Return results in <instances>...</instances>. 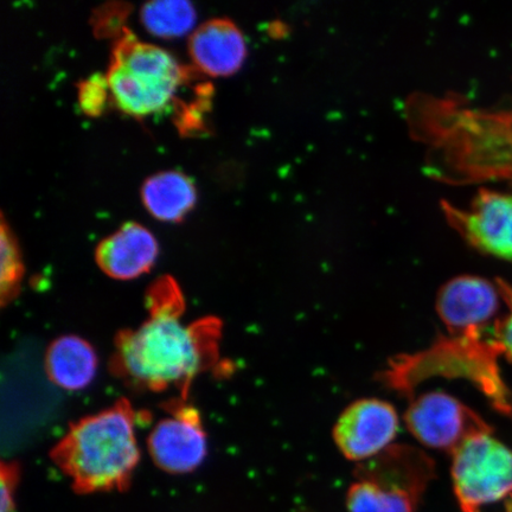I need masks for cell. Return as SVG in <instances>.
<instances>
[{"label":"cell","mask_w":512,"mask_h":512,"mask_svg":"<svg viewBox=\"0 0 512 512\" xmlns=\"http://www.w3.org/2000/svg\"><path fill=\"white\" fill-rule=\"evenodd\" d=\"M149 307L150 317L117 339L115 369L146 389L187 387L215 361L220 325L211 319L185 324L181 290L169 277L152 286Z\"/></svg>","instance_id":"1"},{"label":"cell","mask_w":512,"mask_h":512,"mask_svg":"<svg viewBox=\"0 0 512 512\" xmlns=\"http://www.w3.org/2000/svg\"><path fill=\"white\" fill-rule=\"evenodd\" d=\"M76 494L125 491L140 460L136 416L127 401L76 422L51 452Z\"/></svg>","instance_id":"2"},{"label":"cell","mask_w":512,"mask_h":512,"mask_svg":"<svg viewBox=\"0 0 512 512\" xmlns=\"http://www.w3.org/2000/svg\"><path fill=\"white\" fill-rule=\"evenodd\" d=\"M184 79V69L174 56L132 35L115 46L106 76L115 106L133 117L163 111Z\"/></svg>","instance_id":"3"},{"label":"cell","mask_w":512,"mask_h":512,"mask_svg":"<svg viewBox=\"0 0 512 512\" xmlns=\"http://www.w3.org/2000/svg\"><path fill=\"white\" fill-rule=\"evenodd\" d=\"M434 464L418 448L394 445L357 467L347 494L349 512H418Z\"/></svg>","instance_id":"4"},{"label":"cell","mask_w":512,"mask_h":512,"mask_svg":"<svg viewBox=\"0 0 512 512\" xmlns=\"http://www.w3.org/2000/svg\"><path fill=\"white\" fill-rule=\"evenodd\" d=\"M452 484L462 512H482L512 498V448L492 431L472 435L452 453Z\"/></svg>","instance_id":"5"},{"label":"cell","mask_w":512,"mask_h":512,"mask_svg":"<svg viewBox=\"0 0 512 512\" xmlns=\"http://www.w3.org/2000/svg\"><path fill=\"white\" fill-rule=\"evenodd\" d=\"M405 422L421 445L451 454L472 435L491 431L470 407L443 392L418 396L409 405Z\"/></svg>","instance_id":"6"},{"label":"cell","mask_w":512,"mask_h":512,"mask_svg":"<svg viewBox=\"0 0 512 512\" xmlns=\"http://www.w3.org/2000/svg\"><path fill=\"white\" fill-rule=\"evenodd\" d=\"M504 303L502 288L477 275H462L440 288L437 313L451 337L484 339Z\"/></svg>","instance_id":"7"},{"label":"cell","mask_w":512,"mask_h":512,"mask_svg":"<svg viewBox=\"0 0 512 512\" xmlns=\"http://www.w3.org/2000/svg\"><path fill=\"white\" fill-rule=\"evenodd\" d=\"M399 427L394 406L382 400L362 399L351 403L339 416L334 440L345 458L362 464L386 451Z\"/></svg>","instance_id":"8"},{"label":"cell","mask_w":512,"mask_h":512,"mask_svg":"<svg viewBox=\"0 0 512 512\" xmlns=\"http://www.w3.org/2000/svg\"><path fill=\"white\" fill-rule=\"evenodd\" d=\"M453 227L478 251L512 261V194L482 190L467 210L444 204Z\"/></svg>","instance_id":"9"},{"label":"cell","mask_w":512,"mask_h":512,"mask_svg":"<svg viewBox=\"0 0 512 512\" xmlns=\"http://www.w3.org/2000/svg\"><path fill=\"white\" fill-rule=\"evenodd\" d=\"M153 462L170 475H187L202 465L208 453L206 433L195 408L179 406L160 420L149 438Z\"/></svg>","instance_id":"10"},{"label":"cell","mask_w":512,"mask_h":512,"mask_svg":"<svg viewBox=\"0 0 512 512\" xmlns=\"http://www.w3.org/2000/svg\"><path fill=\"white\" fill-rule=\"evenodd\" d=\"M158 253L157 240L150 230L128 222L99 243L95 259L108 277L132 280L151 270Z\"/></svg>","instance_id":"11"},{"label":"cell","mask_w":512,"mask_h":512,"mask_svg":"<svg viewBox=\"0 0 512 512\" xmlns=\"http://www.w3.org/2000/svg\"><path fill=\"white\" fill-rule=\"evenodd\" d=\"M192 61L204 74L233 75L247 56L245 36L229 19H213L192 34L189 43Z\"/></svg>","instance_id":"12"},{"label":"cell","mask_w":512,"mask_h":512,"mask_svg":"<svg viewBox=\"0 0 512 512\" xmlns=\"http://www.w3.org/2000/svg\"><path fill=\"white\" fill-rule=\"evenodd\" d=\"M98 356L85 339L62 336L50 344L46 356V370L57 387L78 392L86 389L98 373Z\"/></svg>","instance_id":"13"},{"label":"cell","mask_w":512,"mask_h":512,"mask_svg":"<svg viewBox=\"0 0 512 512\" xmlns=\"http://www.w3.org/2000/svg\"><path fill=\"white\" fill-rule=\"evenodd\" d=\"M142 195L149 213L164 222L183 220L197 200L194 183L177 171L159 172L147 179Z\"/></svg>","instance_id":"14"},{"label":"cell","mask_w":512,"mask_h":512,"mask_svg":"<svg viewBox=\"0 0 512 512\" xmlns=\"http://www.w3.org/2000/svg\"><path fill=\"white\" fill-rule=\"evenodd\" d=\"M142 22L153 36L177 38L194 28L196 11L194 6L184 0L151 2L142 9Z\"/></svg>","instance_id":"15"},{"label":"cell","mask_w":512,"mask_h":512,"mask_svg":"<svg viewBox=\"0 0 512 512\" xmlns=\"http://www.w3.org/2000/svg\"><path fill=\"white\" fill-rule=\"evenodd\" d=\"M23 266L17 243L3 220L2 224V298L5 303L15 296L21 283Z\"/></svg>","instance_id":"16"},{"label":"cell","mask_w":512,"mask_h":512,"mask_svg":"<svg viewBox=\"0 0 512 512\" xmlns=\"http://www.w3.org/2000/svg\"><path fill=\"white\" fill-rule=\"evenodd\" d=\"M502 288L505 312L494 326V341L501 355L512 364V287L504 281H498Z\"/></svg>","instance_id":"17"},{"label":"cell","mask_w":512,"mask_h":512,"mask_svg":"<svg viewBox=\"0 0 512 512\" xmlns=\"http://www.w3.org/2000/svg\"><path fill=\"white\" fill-rule=\"evenodd\" d=\"M107 92L110 91H108L106 78L100 79L99 76H95L85 82L80 91L83 110L89 114L99 113L104 107Z\"/></svg>","instance_id":"18"},{"label":"cell","mask_w":512,"mask_h":512,"mask_svg":"<svg viewBox=\"0 0 512 512\" xmlns=\"http://www.w3.org/2000/svg\"><path fill=\"white\" fill-rule=\"evenodd\" d=\"M18 477L19 472L16 465H2V512H15Z\"/></svg>","instance_id":"19"}]
</instances>
